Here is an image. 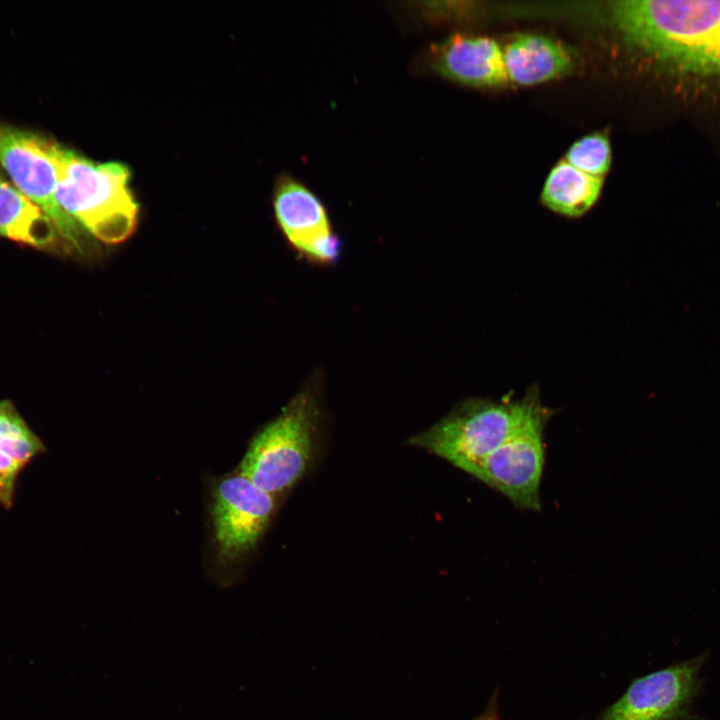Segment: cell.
I'll use <instances>...</instances> for the list:
<instances>
[{"label":"cell","mask_w":720,"mask_h":720,"mask_svg":"<svg viewBox=\"0 0 720 720\" xmlns=\"http://www.w3.org/2000/svg\"><path fill=\"white\" fill-rule=\"evenodd\" d=\"M611 23L632 47L699 75H720V1L624 0Z\"/></svg>","instance_id":"6da1fadb"},{"label":"cell","mask_w":720,"mask_h":720,"mask_svg":"<svg viewBox=\"0 0 720 720\" xmlns=\"http://www.w3.org/2000/svg\"><path fill=\"white\" fill-rule=\"evenodd\" d=\"M544 407L536 388L521 399L470 398L409 444L433 453L473 475L479 465Z\"/></svg>","instance_id":"7a4b0ae2"},{"label":"cell","mask_w":720,"mask_h":720,"mask_svg":"<svg viewBox=\"0 0 720 720\" xmlns=\"http://www.w3.org/2000/svg\"><path fill=\"white\" fill-rule=\"evenodd\" d=\"M56 197L61 208L97 239L116 244L134 231L138 206L122 163H96L58 146Z\"/></svg>","instance_id":"3957f363"},{"label":"cell","mask_w":720,"mask_h":720,"mask_svg":"<svg viewBox=\"0 0 720 720\" xmlns=\"http://www.w3.org/2000/svg\"><path fill=\"white\" fill-rule=\"evenodd\" d=\"M318 418L315 394L297 393L252 439L239 474L272 496L291 488L310 464Z\"/></svg>","instance_id":"277c9868"},{"label":"cell","mask_w":720,"mask_h":720,"mask_svg":"<svg viewBox=\"0 0 720 720\" xmlns=\"http://www.w3.org/2000/svg\"><path fill=\"white\" fill-rule=\"evenodd\" d=\"M58 146L33 132L0 126V162L14 187L52 219L68 248L81 250L87 231L61 208L56 197Z\"/></svg>","instance_id":"5b68a950"},{"label":"cell","mask_w":720,"mask_h":720,"mask_svg":"<svg viewBox=\"0 0 720 720\" xmlns=\"http://www.w3.org/2000/svg\"><path fill=\"white\" fill-rule=\"evenodd\" d=\"M552 410L543 407L492 452L472 476L519 509L539 510L545 464L544 429Z\"/></svg>","instance_id":"8992f818"},{"label":"cell","mask_w":720,"mask_h":720,"mask_svg":"<svg viewBox=\"0 0 720 720\" xmlns=\"http://www.w3.org/2000/svg\"><path fill=\"white\" fill-rule=\"evenodd\" d=\"M273 208L277 224L296 255L319 267L339 261L343 242L333 230L324 203L310 188L282 175L275 186Z\"/></svg>","instance_id":"52a82bcc"},{"label":"cell","mask_w":720,"mask_h":720,"mask_svg":"<svg viewBox=\"0 0 720 720\" xmlns=\"http://www.w3.org/2000/svg\"><path fill=\"white\" fill-rule=\"evenodd\" d=\"M705 655L635 679L602 720H688Z\"/></svg>","instance_id":"ba28073f"},{"label":"cell","mask_w":720,"mask_h":720,"mask_svg":"<svg viewBox=\"0 0 720 720\" xmlns=\"http://www.w3.org/2000/svg\"><path fill=\"white\" fill-rule=\"evenodd\" d=\"M212 521L218 557L229 563L255 548L274 510V496L241 474L213 488Z\"/></svg>","instance_id":"9c48e42d"},{"label":"cell","mask_w":720,"mask_h":720,"mask_svg":"<svg viewBox=\"0 0 720 720\" xmlns=\"http://www.w3.org/2000/svg\"><path fill=\"white\" fill-rule=\"evenodd\" d=\"M427 61L433 72L465 86L496 88L509 83L502 47L487 36L454 34L430 45Z\"/></svg>","instance_id":"30bf717a"},{"label":"cell","mask_w":720,"mask_h":720,"mask_svg":"<svg viewBox=\"0 0 720 720\" xmlns=\"http://www.w3.org/2000/svg\"><path fill=\"white\" fill-rule=\"evenodd\" d=\"M503 50L509 82L531 86L571 72L573 52L561 42L540 34H521Z\"/></svg>","instance_id":"8fae6325"},{"label":"cell","mask_w":720,"mask_h":720,"mask_svg":"<svg viewBox=\"0 0 720 720\" xmlns=\"http://www.w3.org/2000/svg\"><path fill=\"white\" fill-rule=\"evenodd\" d=\"M0 236L38 248L53 247L63 241L52 219L1 178Z\"/></svg>","instance_id":"7c38bea8"},{"label":"cell","mask_w":720,"mask_h":720,"mask_svg":"<svg viewBox=\"0 0 720 720\" xmlns=\"http://www.w3.org/2000/svg\"><path fill=\"white\" fill-rule=\"evenodd\" d=\"M602 187V177L586 174L563 159L549 172L541 192V201L557 214L576 218L594 206Z\"/></svg>","instance_id":"4fadbf2b"},{"label":"cell","mask_w":720,"mask_h":720,"mask_svg":"<svg viewBox=\"0 0 720 720\" xmlns=\"http://www.w3.org/2000/svg\"><path fill=\"white\" fill-rule=\"evenodd\" d=\"M45 451L42 440L31 430L10 401L0 402V453L21 469Z\"/></svg>","instance_id":"5bb4252c"},{"label":"cell","mask_w":720,"mask_h":720,"mask_svg":"<svg viewBox=\"0 0 720 720\" xmlns=\"http://www.w3.org/2000/svg\"><path fill=\"white\" fill-rule=\"evenodd\" d=\"M611 159L608 138L601 133H593L574 142L564 160L586 174L603 178L610 169Z\"/></svg>","instance_id":"9a60e30c"},{"label":"cell","mask_w":720,"mask_h":720,"mask_svg":"<svg viewBox=\"0 0 720 720\" xmlns=\"http://www.w3.org/2000/svg\"><path fill=\"white\" fill-rule=\"evenodd\" d=\"M21 468L0 453V505L9 509L13 504L16 478Z\"/></svg>","instance_id":"2e32d148"}]
</instances>
